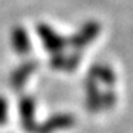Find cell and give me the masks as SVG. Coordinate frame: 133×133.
<instances>
[{"label":"cell","instance_id":"cell-1","mask_svg":"<svg viewBox=\"0 0 133 133\" xmlns=\"http://www.w3.org/2000/svg\"><path fill=\"white\" fill-rule=\"evenodd\" d=\"M19 111H21V120H22V127L25 132L34 133L36 124H34V99L30 96H24L19 102Z\"/></svg>","mask_w":133,"mask_h":133},{"label":"cell","instance_id":"cell-4","mask_svg":"<svg viewBox=\"0 0 133 133\" xmlns=\"http://www.w3.org/2000/svg\"><path fill=\"white\" fill-rule=\"evenodd\" d=\"M12 44L19 55H25L30 52V40L22 27H16L12 31Z\"/></svg>","mask_w":133,"mask_h":133},{"label":"cell","instance_id":"cell-5","mask_svg":"<svg viewBox=\"0 0 133 133\" xmlns=\"http://www.w3.org/2000/svg\"><path fill=\"white\" fill-rule=\"evenodd\" d=\"M37 30H38V33L42 34L43 42H44V44H46V48H48L49 50H58V49H59V46H61V40L55 37V34H53L48 27L40 25Z\"/></svg>","mask_w":133,"mask_h":133},{"label":"cell","instance_id":"cell-6","mask_svg":"<svg viewBox=\"0 0 133 133\" xmlns=\"http://www.w3.org/2000/svg\"><path fill=\"white\" fill-rule=\"evenodd\" d=\"M8 121V102L5 98L0 96V126L6 124Z\"/></svg>","mask_w":133,"mask_h":133},{"label":"cell","instance_id":"cell-3","mask_svg":"<svg viewBox=\"0 0 133 133\" xmlns=\"http://www.w3.org/2000/svg\"><path fill=\"white\" fill-rule=\"evenodd\" d=\"M34 68H36L34 62H27V64H22L16 71H14V74L10 76V86H12V89L21 90L22 86L25 84V80L34 71Z\"/></svg>","mask_w":133,"mask_h":133},{"label":"cell","instance_id":"cell-2","mask_svg":"<svg viewBox=\"0 0 133 133\" xmlns=\"http://www.w3.org/2000/svg\"><path fill=\"white\" fill-rule=\"evenodd\" d=\"M72 124H74V118L71 115H55L52 118H49L46 123H43L42 126H37L34 133H53L55 130H59V129L71 127Z\"/></svg>","mask_w":133,"mask_h":133}]
</instances>
